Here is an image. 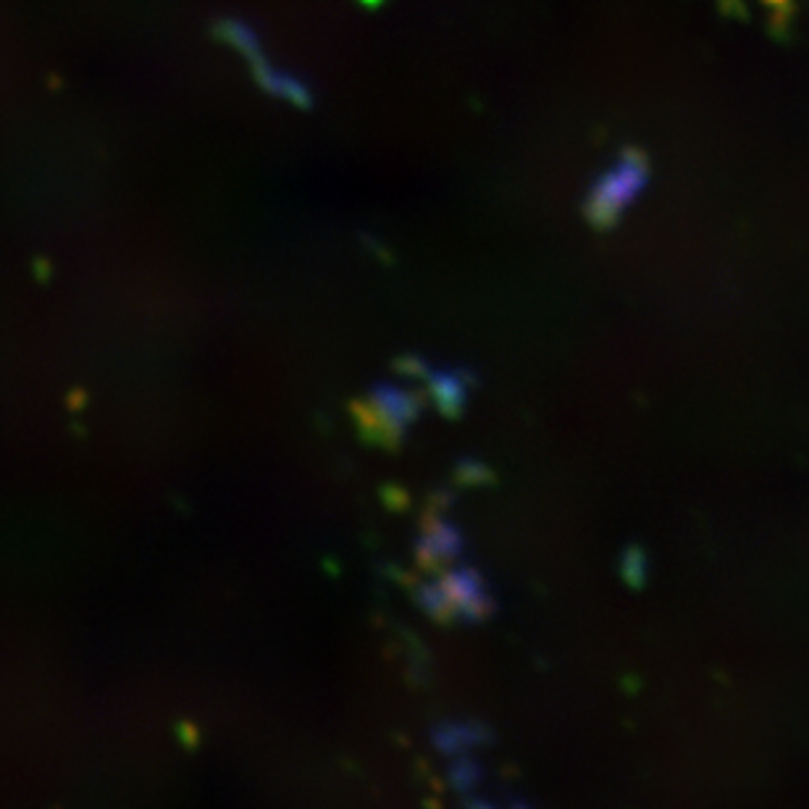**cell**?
Returning <instances> with one entry per match:
<instances>
[{"mask_svg":"<svg viewBox=\"0 0 809 809\" xmlns=\"http://www.w3.org/2000/svg\"><path fill=\"white\" fill-rule=\"evenodd\" d=\"M644 176H647L644 155L636 153V150L623 155V161H620L610 174L602 176L597 187H594V192H591L589 203H586L589 219L597 226L615 224L620 211H623V208L634 200L636 192L641 190Z\"/></svg>","mask_w":809,"mask_h":809,"instance_id":"cell-1","label":"cell"},{"mask_svg":"<svg viewBox=\"0 0 809 809\" xmlns=\"http://www.w3.org/2000/svg\"><path fill=\"white\" fill-rule=\"evenodd\" d=\"M426 591H429V594H426V607H429V613L434 615L450 610V615L473 618V615L484 613L486 607H489L484 589H481L476 576L468 573V570H465V573H450L442 584Z\"/></svg>","mask_w":809,"mask_h":809,"instance_id":"cell-2","label":"cell"},{"mask_svg":"<svg viewBox=\"0 0 809 809\" xmlns=\"http://www.w3.org/2000/svg\"><path fill=\"white\" fill-rule=\"evenodd\" d=\"M366 3H376V0H366Z\"/></svg>","mask_w":809,"mask_h":809,"instance_id":"cell-4","label":"cell"},{"mask_svg":"<svg viewBox=\"0 0 809 809\" xmlns=\"http://www.w3.org/2000/svg\"><path fill=\"white\" fill-rule=\"evenodd\" d=\"M473 809H489V807H473Z\"/></svg>","mask_w":809,"mask_h":809,"instance_id":"cell-3","label":"cell"}]
</instances>
